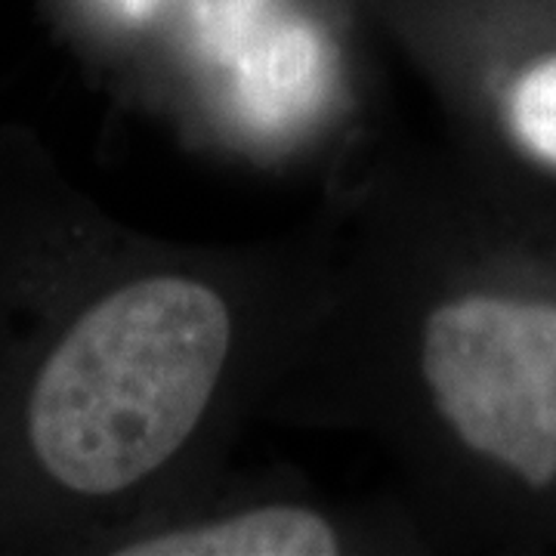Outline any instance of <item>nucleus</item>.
Returning <instances> with one entry per match:
<instances>
[{
    "label": "nucleus",
    "instance_id": "nucleus-1",
    "mask_svg": "<svg viewBox=\"0 0 556 556\" xmlns=\"http://www.w3.org/2000/svg\"><path fill=\"white\" fill-rule=\"evenodd\" d=\"M365 72L334 22L278 0L164 118L201 149L263 167L334 161L362 134Z\"/></svg>",
    "mask_w": 556,
    "mask_h": 556
},
{
    "label": "nucleus",
    "instance_id": "nucleus-2",
    "mask_svg": "<svg viewBox=\"0 0 556 556\" xmlns=\"http://www.w3.org/2000/svg\"><path fill=\"white\" fill-rule=\"evenodd\" d=\"M424 535L396 497L343 504L298 479H226L179 497L109 541L121 556L420 554Z\"/></svg>",
    "mask_w": 556,
    "mask_h": 556
},
{
    "label": "nucleus",
    "instance_id": "nucleus-3",
    "mask_svg": "<svg viewBox=\"0 0 556 556\" xmlns=\"http://www.w3.org/2000/svg\"><path fill=\"white\" fill-rule=\"evenodd\" d=\"M174 3L177 0H93L109 31H115L121 38L146 40V43L149 38H161Z\"/></svg>",
    "mask_w": 556,
    "mask_h": 556
}]
</instances>
